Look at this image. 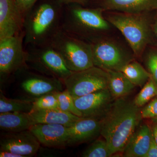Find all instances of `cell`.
I'll return each instance as SVG.
<instances>
[{
    "instance_id": "cell-11",
    "label": "cell",
    "mask_w": 157,
    "mask_h": 157,
    "mask_svg": "<svg viewBox=\"0 0 157 157\" xmlns=\"http://www.w3.org/2000/svg\"><path fill=\"white\" fill-rule=\"evenodd\" d=\"M114 99L108 88L73 98L82 117L99 120L104 117Z\"/></svg>"
},
{
    "instance_id": "cell-36",
    "label": "cell",
    "mask_w": 157,
    "mask_h": 157,
    "mask_svg": "<svg viewBox=\"0 0 157 157\" xmlns=\"http://www.w3.org/2000/svg\"><path fill=\"white\" fill-rule=\"evenodd\" d=\"M98 1V0H90V4L91 3L93 2H96V1Z\"/></svg>"
},
{
    "instance_id": "cell-15",
    "label": "cell",
    "mask_w": 157,
    "mask_h": 157,
    "mask_svg": "<svg viewBox=\"0 0 157 157\" xmlns=\"http://www.w3.org/2000/svg\"><path fill=\"white\" fill-rule=\"evenodd\" d=\"M91 6L100 7L104 11L140 14L157 11V0H98Z\"/></svg>"
},
{
    "instance_id": "cell-23",
    "label": "cell",
    "mask_w": 157,
    "mask_h": 157,
    "mask_svg": "<svg viewBox=\"0 0 157 157\" xmlns=\"http://www.w3.org/2000/svg\"><path fill=\"white\" fill-rule=\"evenodd\" d=\"M140 58L144 67L150 74L157 93V43L147 46Z\"/></svg>"
},
{
    "instance_id": "cell-19",
    "label": "cell",
    "mask_w": 157,
    "mask_h": 157,
    "mask_svg": "<svg viewBox=\"0 0 157 157\" xmlns=\"http://www.w3.org/2000/svg\"><path fill=\"white\" fill-rule=\"evenodd\" d=\"M35 124L29 113L7 112L0 113V128L5 132H19L29 130Z\"/></svg>"
},
{
    "instance_id": "cell-14",
    "label": "cell",
    "mask_w": 157,
    "mask_h": 157,
    "mask_svg": "<svg viewBox=\"0 0 157 157\" xmlns=\"http://www.w3.org/2000/svg\"><path fill=\"white\" fill-rule=\"evenodd\" d=\"M40 144L50 148L68 146V127L59 124H38L29 129Z\"/></svg>"
},
{
    "instance_id": "cell-28",
    "label": "cell",
    "mask_w": 157,
    "mask_h": 157,
    "mask_svg": "<svg viewBox=\"0 0 157 157\" xmlns=\"http://www.w3.org/2000/svg\"><path fill=\"white\" fill-rule=\"evenodd\" d=\"M141 117L144 119H154L157 117V97L151 100L140 110Z\"/></svg>"
},
{
    "instance_id": "cell-3",
    "label": "cell",
    "mask_w": 157,
    "mask_h": 157,
    "mask_svg": "<svg viewBox=\"0 0 157 157\" xmlns=\"http://www.w3.org/2000/svg\"><path fill=\"white\" fill-rule=\"evenodd\" d=\"M63 6L57 0H39L26 14L25 46L49 44L61 29Z\"/></svg>"
},
{
    "instance_id": "cell-34",
    "label": "cell",
    "mask_w": 157,
    "mask_h": 157,
    "mask_svg": "<svg viewBox=\"0 0 157 157\" xmlns=\"http://www.w3.org/2000/svg\"><path fill=\"white\" fill-rule=\"evenodd\" d=\"M152 132L153 137L157 144V124L155 123L152 129Z\"/></svg>"
},
{
    "instance_id": "cell-4",
    "label": "cell",
    "mask_w": 157,
    "mask_h": 157,
    "mask_svg": "<svg viewBox=\"0 0 157 157\" xmlns=\"http://www.w3.org/2000/svg\"><path fill=\"white\" fill-rule=\"evenodd\" d=\"M151 12L129 14L104 11V16L111 25L121 32L136 58H140L149 45L156 44L152 29L153 17Z\"/></svg>"
},
{
    "instance_id": "cell-25",
    "label": "cell",
    "mask_w": 157,
    "mask_h": 157,
    "mask_svg": "<svg viewBox=\"0 0 157 157\" xmlns=\"http://www.w3.org/2000/svg\"><path fill=\"white\" fill-rule=\"evenodd\" d=\"M59 109L82 117V114L76 108L72 95L67 90L56 93Z\"/></svg>"
},
{
    "instance_id": "cell-5",
    "label": "cell",
    "mask_w": 157,
    "mask_h": 157,
    "mask_svg": "<svg viewBox=\"0 0 157 157\" xmlns=\"http://www.w3.org/2000/svg\"><path fill=\"white\" fill-rule=\"evenodd\" d=\"M50 43L58 52L72 72L94 67L92 49L89 42L74 36L61 29Z\"/></svg>"
},
{
    "instance_id": "cell-16",
    "label": "cell",
    "mask_w": 157,
    "mask_h": 157,
    "mask_svg": "<svg viewBox=\"0 0 157 157\" xmlns=\"http://www.w3.org/2000/svg\"><path fill=\"white\" fill-rule=\"evenodd\" d=\"M101 120L81 117L68 127V146L90 141L101 135Z\"/></svg>"
},
{
    "instance_id": "cell-35",
    "label": "cell",
    "mask_w": 157,
    "mask_h": 157,
    "mask_svg": "<svg viewBox=\"0 0 157 157\" xmlns=\"http://www.w3.org/2000/svg\"><path fill=\"white\" fill-rule=\"evenodd\" d=\"M152 121H153L154 122V123L157 124V117L155 118L152 119Z\"/></svg>"
},
{
    "instance_id": "cell-17",
    "label": "cell",
    "mask_w": 157,
    "mask_h": 157,
    "mask_svg": "<svg viewBox=\"0 0 157 157\" xmlns=\"http://www.w3.org/2000/svg\"><path fill=\"white\" fill-rule=\"evenodd\" d=\"M152 132L146 124L138 127L122 152L125 157H145L150 145Z\"/></svg>"
},
{
    "instance_id": "cell-33",
    "label": "cell",
    "mask_w": 157,
    "mask_h": 157,
    "mask_svg": "<svg viewBox=\"0 0 157 157\" xmlns=\"http://www.w3.org/2000/svg\"><path fill=\"white\" fill-rule=\"evenodd\" d=\"M152 29L156 39L157 40V13L153 17L152 23Z\"/></svg>"
},
{
    "instance_id": "cell-18",
    "label": "cell",
    "mask_w": 157,
    "mask_h": 157,
    "mask_svg": "<svg viewBox=\"0 0 157 157\" xmlns=\"http://www.w3.org/2000/svg\"><path fill=\"white\" fill-rule=\"evenodd\" d=\"M29 114L35 124H59L67 127L81 117L59 109H34Z\"/></svg>"
},
{
    "instance_id": "cell-32",
    "label": "cell",
    "mask_w": 157,
    "mask_h": 157,
    "mask_svg": "<svg viewBox=\"0 0 157 157\" xmlns=\"http://www.w3.org/2000/svg\"><path fill=\"white\" fill-rule=\"evenodd\" d=\"M1 157H23L21 155L17 154L11 152L0 150Z\"/></svg>"
},
{
    "instance_id": "cell-7",
    "label": "cell",
    "mask_w": 157,
    "mask_h": 157,
    "mask_svg": "<svg viewBox=\"0 0 157 157\" xmlns=\"http://www.w3.org/2000/svg\"><path fill=\"white\" fill-rule=\"evenodd\" d=\"M27 53L29 68L45 75L63 82L72 73L58 52L50 43L25 46Z\"/></svg>"
},
{
    "instance_id": "cell-10",
    "label": "cell",
    "mask_w": 157,
    "mask_h": 157,
    "mask_svg": "<svg viewBox=\"0 0 157 157\" xmlns=\"http://www.w3.org/2000/svg\"><path fill=\"white\" fill-rule=\"evenodd\" d=\"M12 77L16 78L21 89L35 99L55 92L63 91V82L58 78L43 75L26 67Z\"/></svg>"
},
{
    "instance_id": "cell-1",
    "label": "cell",
    "mask_w": 157,
    "mask_h": 157,
    "mask_svg": "<svg viewBox=\"0 0 157 157\" xmlns=\"http://www.w3.org/2000/svg\"><path fill=\"white\" fill-rule=\"evenodd\" d=\"M141 119L140 108L134 101L124 97L114 99L101 120V135L112 155L122 153Z\"/></svg>"
},
{
    "instance_id": "cell-21",
    "label": "cell",
    "mask_w": 157,
    "mask_h": 157,
    "mask_svg": "<svg viewBox=\"0 0 157 157\" xmlns=\"http://www.w3.org/2000/svg\"><path fill=\"white\" fill-rule=\"evenodd\" d=\"M135 86H143L151 78V75L139 62L135 59L121 70Z\"/></svg>"
},
{
    "instance_id": "cell-9",
    "label": "cell",
    "mask_w": 157,
    "mask_h": 157,
    "mask_svg": "<svg viewBox=\"0 0 157 157\" xmlns=\"http://www.w3.org/2000/svg\"><path fill=\"white\" fill-rule=\"evenodd\" d=\"M109 73L95 66L73 72L63 81L66 90L73 98L108 88Z\"/></svg>"
},
{
    "instance_id": "cell-24",
    "label": "cell",
    "mask_w": 157,
    "mask_h": 157,
    "mask_svg": "<svg viewBox=\"0 0 157 157\" xmlns=\"http://www.w3.org/2000/svg\"><path fill=\"white\" fill-rule=\"evenodd\" d=\"M111 155L107 141L104 139L95 140L82 154L83 157H108Z\"/></svg>"
},
{
    "instance_id": "cell-31",
    "label": "cell",
    "mask_w": 157,
    "mask_h": 157,
    "mask_svg": "<svg viewBox=\"0 0 157 157\" xmlns=\"http://www.w3.org/2000/svg\"><path fill=\"white\" fill-rule=\"evenodd\" d=\"M145 157H157V144L153 137L152 138L149 148Z\"/></svg>"
},
{
    "instance_id": "cell-29",
    "label": "cell",
    "mask_w": 157,
    "mask_h": 157,
    "mask_svg": "<svg viewBox=\"0 0 157 157\" xmlns=\"http://www.w3.org/2000/svg\"><path fill=\"white\" fill-rule=\"evenodd\" d=\"M39 0H16L17 5L24 17L28 11Z\"/></svg>"
},
{
    "instance_id": "cell-22",
    "label": "cell",
    "mask_w": 157,
    "mask_h": 157,
    "mask_svg": "<svg viewBox=\"0 0 157 157\" xmlns=\"http://www.w3.org/2000/svg\"><path fill=\"white\" fill-rule=\"evenodd\" d=\"M33 100L10 99L0 93V113L24 112L29 113L33 110Z\"/></svg>"
},
{
    "instance_id": "cell-26",
    "label": "cell",
    "mask_w": 157,
    "mask_h": 157,
    "mask_svg": "<svg viewBox=\"0 0 157 157\" xmlns=\"http://www.w3.org/2000/svg\"><path fill=\"white\" fill-rule=\"evenodd\" d=\"M155 96H157L156 89L153 81L150 78L135 98L134 103L137 107L140 108Z\"/></svg>"
},
{
    "instance_id": "cell-13",
    "label": "cell",
    "mask_w": 157,
    "mask_h": 157,
    "mask_svg": "<svg viewBox=\"0 0 157 157\" xmlns=\"http://www.w3.org/2000/svg\"><path fill=\"white\" fill-rule=\"evenodd\" d=\"M24 18L16 0H0V39L23 32Z\"/></svg>"
},
{
    "instance_id": "cell-30",
    "label": "cell",
    "mask_w": 157,
    "mask_h": 157,
    "mask_svg": "<svg viewBox=\"0 0 157 157\" xmlns=\"http://www.w3.org/2000/svg\"><path fill=\"white\" fill-rule=\"evenodd\" d=\"M57 1L63 6L72 4V3L80 4L82 6H90V0H57Z\"/></svg>"
},
{
    "instance_id": "cell-6",
    "label": "cell",
    "mask_w": 157,
    "mask_h": 157,
    "mask_svg": "<svg viewBox=\"0 0 157 157\" xmlns=\"http://www.w3.org/2000/svg\"><path fill=\"white\" fill-rule=\"evenodd\" d=\"M94 66L107 72L121 71L136 58L130 46H125L110 35L91 43Z\"/></svg>"
},
{
    "instance_id": "cell-2",
    "label": "cell",
    "mask_w": 157,
    "mask_h": 157,
    "mask_svg": "<svg viewBox=\"0 0 157 157\" xmlns=\"http://www.w3.org/2000/svg\"><path fill=\"white\" fill-rule=\"evenodd\" d=\"M115 29L100 7L72 3L63 6L61 29L66 33L92 43L110 35Z\"/></svg>"
},
{
    "instance_id": "cell-20",
    "label": "cell",
    "mask_w": 157,
    "mask_h": 157,
    "mask_svg": "<svg viewBox=\"0 0 157 157\" xmlns=\"http://www.w3.org/2000/svg\"><path fill=\"white\" fill-rule=\"evenodd\" d=\"M109 74L108 89L114 99L125 97L135 86L121 71L108 72Z\"/></svg>"
},
{
    "instance_id": "cell-8",
    "label": "cell",
    "mask_w": 157,
    "mask_h": 157,
    "mask_svg": "<svg viewBox=\"0 0 157 157\" xmlns=\"http://www.w3.org/2000/svg\"><path fill=\"white\" fill-rule=\"evenodd\" d=\"M24 33L0 39V78L6 82L17 72L27 67Z\"/></svg>"
},
{
    "instance_id": "cell-12",
    "label": "cell",
    "mask_w": 157,
    "mask_h": 157,
    "mask_svg": "<svg viewBox=\"0 0 157 157\" xmlns=\"http://www.w3.org/2000/svg\"><path fill=\"white\" fill-rule=\"evenodd\" d=\"M40 144L30 130L19 132H6L1 137L0 150L21 155L34 156L38 152Z\"/></svg>"
},
{
    "instance_id": "cell-27",
    "label": "cell",
    "mask_w": 157,
    "mask_h": 157,
    "mask_svg": "<svg viewBox=\"0 0 157 157\" xmlns=\"http://www.w3.org/2000/svg\"><path fill=\"white\" fill-rule=\"evenodd\" d=\"M57 92L48 93L34 99L33 110L59 109L58 101L56 96Z\"/></svg>"
}]
</instances>
